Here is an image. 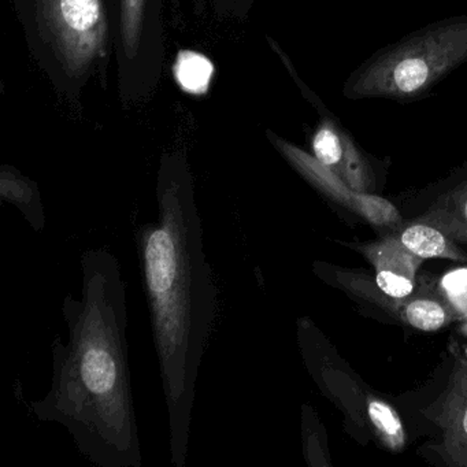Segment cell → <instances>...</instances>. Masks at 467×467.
Returning <instances> with one entry per match:
<instances>
[{
  "mask_svg": "<svg viewBox=\"0 0 467 467\" xmlns=\"http://www.w3.org/2000/svg\"><path fill=\"white\" fill-rule=\"evenodd\" d=\"M368 415L374 433L379 441L393 452H400L406 447V431L396 410L382 399L368 396Z\"/></svg>",
  "mask_w": 467,
  "mask_h": 467,
  "instance_id": "7c38bea8",
  "label": "cell"
},
{
  "mask_svg": "<svg viewBox=\"0 0 467 467\" xmlns=\"http://www.w3.org/2000/svg\"><path fill=\"white\" fill-rule=\"evenodd\" d=\"M338 283L358 296L376 303L390 316L401 319L404 324L418 330L434 332L450 324L452 319L453 310L445 302L444 297L442 299L437 296H409L401 299L390 297L362 275H352V273H338Z\"/></svg>",
  "mask_w": 467,
  "mask_h": 467,
  "instance_id": "52a82bcc",
  "label": "cell"
},
{
  "mask_svg": "<svg viewBox=\"0 0 467 467\" xmlns=\"http://www.w3.org/2000/svg\"><path fill=\"white\" fill-rule=\"evenodd\" d=\"M464 332H466V335H467V324H466V327H464Z\"/></svg>",
  "mask_w": 467,
  "mask_h": 467,
  "instance_id": "e0dca14e",
  "label": "cell"
},
{
  "mask_svg": "<svg viewBox=\"0 0 467 467\" xmlns=\"http://www.w3.org/2000/svg\"><path fill=\"white\" fill-rule=\"evenodd\" d=\"M417 221L436 226L453 242L467 245V182L439 196Z\"/></svg>",
  "mask_w": 467,
  "mask_h": 467,
  "instance_id": "30bf717a",
  "label": "cell"
},
{
  "mask_svg": "<svg viewBox=\"0 0 467 467\" xmlns=\"http://www.w3.org/2000/svg\"><path fill=\"white\" fill-rule=\"evenodd\" d=\"M2 196L17 204L32 225L37 229L43 228V213L34 209V191L23 182V180H16L12 176L7 180L5 176L2 182Z\"/></svg>",
  "mask_w": 467,
  "mask_h": 467,
  "instance_id": "5bb4252c",
  "label": "cell"
},
{
  "mask_svg": "<svg viewBox=\"0 0 467 467\" xmlns=\"http://www.w3.org/2000/svg\"><path fill=\"white\" fill-rule=\"evenodd\" d=\"M311 150L318 162L352 190L362 193H373L376 190V174L370 161L351 133L327 110L311 139Z\"/></svg>",
  "mask_w": 467,
  "mask_h": 467,
  "instance_id": "8992f818",
  "label": "cell"
},
{
  "mask_svg": "<svg viewBox=\"0 0 467 467\" xmlns=\"http://www.w3.org/2000/svg\"><path fill=\"white\" fill-rule=\"evenodd\" d=\"M436 420L442 431L441 458L450 466L467 467V355L453 365Z\"/></svg>",
  "mask_w": 467,
  "mask_h": 467,
  "instance_id": "ba28073f",
  "label": "cell"
},
{
  "mask_svg": "<svg viewBox=\"0 0 467 467\" xmlns=\"http://www.w3.org/2000/svg\"><path fill=\"white\" fill-rule=\"evenodd\" d=\"M376 270V285L390 297H409L414 294L417 270L423 259L410 253L395 234L379 242L359 247Z\"/></svg>",
  "mask_w": 467,
  "mask_h": 467,
  "instance_id": "9c48e42d",
  "label": "cell"
},
{
  "mask_svg": "<svg viewBox=\"0 0 467 467\" xmlns=\"http://www.w3.org/2000/svg\"><path fill=\"white\" fill-rule=\"evenodd\" d=\"M275 143L303 179L307 180L314 188L336 203L351 210L373 226L388 228L400 223L398 209L387 199L379 198L374 193L357 192L340 177L325 168L313 155L297 149L288 141L275 139Z\"/></svg>",
  "mask_w": 467,
  "mask_h": 467,
  "instance_id": "5b68a950",
  "label": "cell"
},
{
  "mask_svg": "<svg viewBox=\"0 0 467 467\" xmlns=\"http://www.w3.org/2000/svg\"><path fill=\"white\" fill-rule=\"evenodd\" d=\"M466 62L467 16L437 21L357 67L344 84V97L414 102Z\"/></svg>",
  "mask_w": 467,
  "mask_h": 467,
  "instance_id": "3957f363",
  "label": "cell"
},
{
  "mask_svg": "<svg viewBox=\"0 0 467 467\" xmlns=\"http://www.w3.org/2000/svg\"><path fill=\"white\" fill-rule=\"evenodd\" d=\"M40 17L62 64L84 72L105 50L108 24L102 0H40Z\"/></svg>",
  "mask_w": 467,
  "mask_h": 467,
  "instance_id": "277c9868",
  "label": "cell"
},
{
  "mask_svg": "<svg viewBox=\"0 0 467 467\" xmlns=\"http://www.w3.org/2000/svg\"><path fill=\"white\" fill-rule=\"evenodd\" d=\"M158 218L136 231L168 412L171 463L184 467L199 370L218 314V288L187 171L166 166Z\"/></svg>",
  "mask_w": 467,
  "mask_h": 467,
  "instance_id": "7a4b0ae2",
  "label": "cell"
},
{
  "mask_svg": "<svg viewBox=\"0 0 467 467\" xmlns=\"http://www.w3.org/2000/svg\"><path fill=\"white\" fill-rule=\"evenodd\" d=\"M214 67L212 61L193 51H182L174 64V76L182 91L204 95L212 84Z\"/></svg>",
  "mask_w": 467,
  "mask_h": 467,
  "instance_id": "4fadbf2b",
  "label": "cell"
},
{
  "mask_svg": "<svg viewBox=\"0 0 467 467\" xmlns=\"http://www.w3.org/2000/svg\"><path fill=\"white\" fill-rule=\"evenodd\" d=\"M395 236L410 253L420 258L467 262V254L458 248L444 232L429 223L420 221L407 223L396 232Z\"/></svg>",
  "mask_w": 467,
  "mask_h": 467,
  "instance_id": "8fae6325",
  "label": "cell"
},
{
  "mask_svg": "<svg viewBox=\"0 0 467 467\" xmlns=\"http://www.w3.org/2000/svg\"><path fill=\"white\" fill-rule=\"evenodd\" d=\"M144 2L146 0H121L122 6V39L128 56L133 57L138 50L140 37L141 21H143Z\"/></svg>",
  "mask_w": 467,
  "mask_h": 467,
  "instance_id": "9a60e30c",
  "label": "cell"
},
{
  "mask_svg": "<svg viewBox=\"0 0 467 467\" xmlns=\"http://www.w3.org/2000/svg\"><path fill=\"white\" fill-rule=\"evenodd\" d=\"M81 275L80 296L65 297L67 340L54 341L50 389L32 410L97 466L140 467L121 265L106 248L88 250Z\"/></svg>",
  "mask_w": 467,
  "mask_h": 467,
  "instance_id": "6da1fadb",
  "label": "cell"
},
{
  "mask_svg": "<svg viewBox=\"0 0 467 467\" xmlns=\"http://www.w3.org/2000/svg\"><path fill=\"white\" fill-rule=\"evenodd\" d=\"M442 297L455 313L467 316V269L453 270L441 280Z\"/></svg>",
  "mask_w": 467,
  "mask_h": 467,
  "instance_id": "2e32d148",
  "label": "cell"
}]
</instances>
